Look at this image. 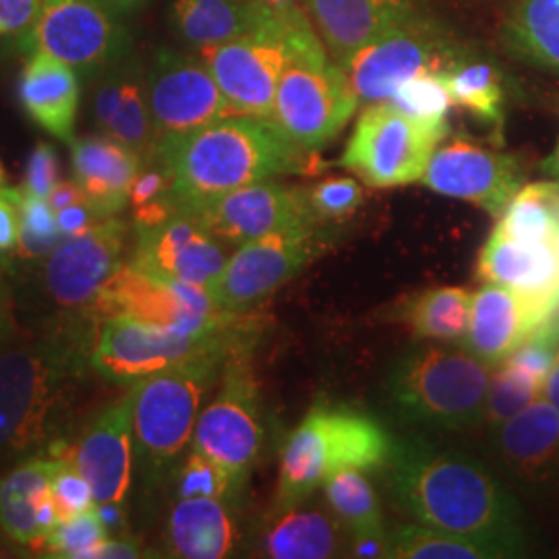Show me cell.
Segmentation results:
<instances>
[{
  "label": "cell",
  "instance_id": "44",
  "mask_svg": "<svg viewBox=\"0 0 559 559\" xmlns=\"http://www.w3.org/2000/svg\"><path fill=\"white\" fill-rule=\"evenodd\" d=\"M307 200L318 221H344L362 203V187L355 179L334 177L307 191Z\"/></svg>",
  "mask_w": 559,
  "mask_h": 559
},
{
  "label": "cell",
  "instance_id": "13",
  "mask_svg": "<svg viewBox=\"0 0 559 559\" xmlns=\"http://www.w3.org/2000/svg\"><path fill=\"white\" fill-rule=\"evenodd\" d=\"M357 108L359 100L342 67L323 55L286 67L270 119L305 152H316L338 138Z\"/></svg>",
  "mask_w": 559,
  "mask_h": 559
},
{
  "label": "cell",
  "instance_id": "21",
  "mask_svg": "<svg viewBox=\"0 0 559 559\" xmlns=\"http://www.w3.org/2000/svg\"><path fill=\"white\" fill-rule=\"evenodd\" d=\"M69 459L87 479L98 506H122L133 485V388L104 406L69 450Z\"/></svg>",
  "mask_w": 559,
  "mask_h": 559
},
{
  "label": "cell",
  "instance_id": "30",
  "mask_svg": "<svg viewBox=\"0 0 559 559\" xmlns=\"http://www.w3.org/2000/svg\"><path fill=\"white\" fill-rule=\"evenodd\" d=\"M239 543L233 503L214 498H180L166 526L168 556L182 559H222Z\"/></svg>",
  "mask_w": 559,
  "mask_h": 559
},
{
  "label": "cell",
  "instance_id": "49",
  "mask_svg": "<svg viewBox=\"0 0 559 559\" xmlns=\"http://www.w3.org/2000/svg\"><path fill=\"white\" fill-rule=\"evenodd\" d=\"M106 216H100L90 201H80V203H73V205L62 207L57 212L60 233H62L64 239L85 235L87 230H92Z\"/></svg>",
  "mask_w": 559,
  "mask_h": 559
},
{
  "label": "cell",
  "instance_id": "53",
  "mask_svg": "<svg viewBox=\"0 0 559 559\" xmlns=\"http://www.w3.org/2000/svg\"><path fill=\"white\" fill-rule=\"evenodd\" d=\"M48 201L52 205L55 212H59L62 207H69L73 203H80V201H87L85 193L81 191L78 180H60L59 185L52 189V193L48 195Z\"/></svg>",
  "mask_w": 559,
  "mask_h": 559
},
{
  "label": "cell",
  "instance_id": "2",
  "mask_svg": "<svg viewBox=\"0 0 559 559\" xmlns=\"http://www.w3.org/2000/svg\"><path fill=\"white\" fill-rule=\"evenodd\" d=\"M94 342L83 328L64 325L0 350V466L67 456V433L94 369Z\"/></svg>",
  "mask_w": 559,
  "mask_h": 559
},
{
  "label": "cell",
  "instance_id": "29",
  "mask_svg": "<svg viewBox=\"0 0 559 559\" xmlns=\"http://www.w3.org/2000/svg\"><path fill=\"white\" fill-rule=\"evenodd\" d=\"M20 100L46 133L67 143L75 140L81 83L71 64L46 52H32L21 71Z\"/></svg>",
  "mask_w": 559,
  "mask_h": 559
},
{
  "label": "cell",
  "instance_id": "26",
  "mask_svg": "<svg viewBox=\"0 0 559 559\" xmlns=\"http://www.w3.org/2000/svg\"><path fill=\"white\" fill-rule=\"evenodd\" d=\"M348 547V533L334 512L316 501L272 506L260 533L261 556L274 559L338 558Z\"/></svg>",
  "mask_w": 559,
  "mask_h": 559
},
{
  "label": "cell",
  "instance_id": "1",
  "mask_svg": "<svg viewBox=\"0 0 559 559\" xmlns=\"http://www.w3.org/2000/svg\"><path fill=\"white\" fill-rule=\"evenodd\" d=\"M385 480L394 503L419 524L485 543L501 559L524 556L522 510L477 460L429 441H400Z\"/></svg>",
  "mask_w": 559,
  "mask_h": 559
},
{
  "label": "cell",
  "instance_id": "19",
  "mask_svg": "<svg viewBox=\"0 0 559 559\" xmlns=\"http://www.w3.org/2000/svg\"><path fill=\"white\" fill-rule=\"evenodd\" d=\"M127 233L124 222L108 216L85 235L62 240L44 265L50 299L62 309L87 311L122 263Z\"/></svg>",
  "mask_w": 559,
  "mask_h": 559
},
{
  "label": "cell",
  "instance_id": "18",
  "mask_svg": "<svg viewBox=\"0 0 559 559\" xmlns=\"http://www.w3.org/2000/svg\"><path fill=\"white\" fill-rule=\"evenodd\" d=\"M228 247L200 218L177 212L156 226L138 228L131 261L164 278L210 290L230 258Z\"/></svg>",
  "mask_w": 559,
  "mask_h": 559
},
{
  "label": "cell",
  "instance_id": "25",
  "mask_svg": "<svg viewBox=\"0 0 559 559\" xmlns=\"http://www.w3.org/2000/svg\"><path fill=\"white\" fill-rule=\"evenodd\" d=\"M328 55L342 64L365 44L419 13L417 0H305Z\"/></svg>",
  "mask_w": 559,
  "mask_h": 559
},
{
  "label": "cell",
  "instance_id": "45",
  "mask_svg": "<svg viewBox=\"0 0 559 559\" xmlns=\"http://www.w3.org/2000/svg\"><path fill=\"white\" fill-rule=\"evenodd\" d=\"M50 498L57 506L60 520L73 519L96 506L94 491L87 479L78 471L73 460L60 456L59 466L50 480Z\"/></svg>",
  "mask_w": 559,
  "mask_h": 559
},
{
  "label": "cell",
  "instance_id": "22",
  "mask_svg": "<svg viewBox=\"0 0 559 559\" xmlns=\"http://www.w3.org/2000/svg\"><path fill=\"white\" fill-rule=\"evenodd\" d=\"M94 78L92 110L100 133L131 147L143 164L154 160L158 135L147 98V67L129 55Z\"/></svg>",
  "mask_w": 559,
  "mask_h": 559
},
{
  "label": "cell",
  "instance_id": "46",
  "mask_svg": "<svg viewBox=\"0 0 559 559\" xmlns=\"http://www.w3.org/2000/svg\"><path fill=\"white\" fill-rule=\"evenodd\" d=\"M59 156L50 143H38L27 162L23 191L36 198L48 200L52 189L59 185Z\"/></svg>",
  "mask_w": 559,
  "mask_h": 559
},
{
  "label": "cell",
  "instance_id": "36",
  "mask_svg": "<svg viewBox=\"0 0 559 559\" xmlns=\"http://www.w3.org/2000/svg\"><path fill=\"white\" fill-rule=\"evenodd\" d=\"M328 508L342 522L348 535L381 531L380 498L365 471L348 468L332 475L323 483Z\"/></svg>",
  "mask_w": 559,
  "mask_h": 559
},
{
  "label": "cell",
  "instance_id": "5",
  "mask_svg": "<svg viewBox=\"0 0 559 559\" xmlns=\"http://www.w3.org/2000/svg\"><path fill=\"white\" fill-rule=\"evenodd\" d=\"M328 55L299 4L270 9L247 34L200 50L235 115L270 119L278 81L295 59Z\"/></svg>",
  "mask_w": 559,
  "mask_h": 559
},
{
  "label": "cell",
  "instance_id": "14",
  "mask_svg": "<svg viewBox=\"0 0 559 559\" xmlns=\"http://www.w3.org/2000/svg\"><path fill=\"white\" fill-rule=\"evenodd\" d=\"M23 46L96 75L131 55V32L104 0H41Z\"/></svg>",
  "mask_w": 559,
  "mask_h": 559
},
{
  "label": "cell",
  "instance_id": "35",
  "mask_svg": "<svg viewBox=\"0 0 559 559\" xmlns=\"http://www.w3.org/2000/svg\"><path fill=\"white\" fill-rule=\"evenodd\" d=\"M510 239L559 247V182H531L503 210L496 226Z\"/></svg>",
  "mask_w": 559,
  "mask_h": 559
},
{
  "label": "cell",
  "instance_id": "58",
  "mask_svg": "<svg viewBox=\"0 0 559 559\" xmlns=\"http://www.w3.org/2000/svg\"><path fill=\"white\" fill-rule=\"evenodd\" d=\"M0 187H4V170H2V164H0Z\"/></svg>",
  "mask_w": 559,
  "mask_h": 559
},
{
  "label": "cell",
  "instance_id": "42",
  "mask_svg": "<svg viewBox=\"0 0 559 559\" xmlns=\"http://www.w3.org/2000/svg\"><path fill=\"white\" fill-rule=\"evenodd\" d=\"M64 240L60 233L57 212L50 201L29 195L21 189L20 242L15 253L23 260L48 258Z\"/></svg>",
  "mask_w": 559,
  "mask_h": 559
},
{
  "label": "cell",
  "instance_id": "39",
  "mask_svg": "<svg viewBox=\"0 0 559 559\" xmlns=\"http://www.w3.org/2000/svg\"><path fill=\"white\" fill-rule=\"evenodd\" d=\"M245 480L224 468L221 462L191 450L175 471V493L180 498H214L235 506Z\"/></svg>",
  "mask_w": 559,
  "mask_h": 559
},
{
  "label": "cell",
  "instance_id": "9",
  "mask_svg": "<svg viewBox=\"0 0 559 559\" xmlns=\"http://www.w3.org/2000/svg\"><path fill=\"white\" fill-rule=\"evenodd\" d=\"M464 50L440 21L413 15L365 44L340 67L359 104L390 102L404 81L425 73H448Z\"/></svg>",
  "mask_w": 559,
  "mask_h": 559
},
{
  "label": "cell",
  "instance_id": "4",
  "mask_svg": "<svg viewBox=\"0 0 559 559\" xmlns=\"http://www.w3.org/2000/svg\"><path fill=\"white\" fill-rule=\"evenodd\" d=\"M392 450L394 441L371 415L348 406L316 404L284 441L274 506L313 498L340 471L385 468Z\"/></svg>",
  "mask_w": 559,
  "mask_h": 559
},
{
  "label": "cell",
  "instance_id": "20",
  "mask_svg": "<svg viewBox=\"0 0 559 559\" xmlns=\"http://www.w3.org/2000/svg\"><path fill=\"white\" fill-rule=\"evenodd\" d=\"M189 214L228 245H242L282 228L318 222L307 191L272 179L239 187Z\"/></svg>",
  "mask_w": 559,
  "mask_h": 559
},
{
  "label": "cell",
  "instance_id": "15",
  "mask_svg": "<svg viewBox=\"0 0 559 559\" xmlns=\"http://www.w3.org/2000/svg\"><path fill=\"white\" fill-rule=\"evenodd\" d=\"M320 249L318 222L282 228L239 245L207 295L226 313L245 316L295 278Z\"/></svg>",
  "mask_w": 559,
  "mask_h": 559
},
{
  "label": "cell",
  "instance_id": "7",
  "mask_svg": "<svg viewBox=\"0 0 559 559\" xmlns=\"http://www.w3.org/2000/svg\"><path fill=\"white\" fill-rule=\"evenodd\" d=\"M230 355L193 360L131 383L135 462L145 487L156 485L193 440L203 402L221 383Z\"/></svg>",
  "mask_w": 559,
  "mask_h": 559
},
{
  "label": "cell",
  "instance_id": "51",
  "mask_svg": "<svg viewBox=\"0 0 559 559\" xmlns=\"http://www.w3.org/2000/svg\"><path fill=\"white\" fill-rule=\"evenodd\" d=\"M145 558L140 543L135 539H108L94 551L92 559H138Z\"/></svg>",
  "mask_w": 559,
  "mask_h": 559
},
{
  "label": "cell",
  "instance_id": "54",
  "mask_svg": "<svg viewBox=\"0 0 559 559\" xmlns=\"http://www.w3.org/2000/svg\"><path fill=\"white\" fill-rule=\"evenodd\" d=\"M543 396L551 402V406L558 411L559 415V350L554 360V367L545 380V388H543Z\"/></svg>",
  "mask_w": 559,
  "mask_h": 559
},
{
  "label": "cell",
  "instance_id": "10",
  "mask_svg": "<svg viewBox=\"0 0 559 559\" xmlns=\"http://www.w3.org/2000/svg\"><path fill=\"white\" fill-rule=\"evenodd\" d=\"M448 131V122L433 124L413 119L392 102L369 104L360 112L340 166L376 189L413 185L423 179Z\"/></svg>",
  "mask_w": 559,
  "mask_h": 559
},
{
  "label": "cell",
  "instance_id": "3",
  "mask_svg": "<svg viewBox=\"0 0 559 559\" xmlns=\"http://www.w3.org/2000/svg\"><path fill=\"white\" fill-rule=\"evenodd\" d=\"M309 154L274 120L233 115L162 141L156 158L173 175L180 212H193L245 185L305 173Z\"/></svg>",
  "mask_w": 559,
  "mask_h": 559
},
{
  "label": "cell",
  "instance_id": "27",
  "mask_svg": "<svg viewBox=\"0 0 559 559\" xmlns=\"http://www.w3.org/2000/svg\"><path fill=\"white\" fill-rule=\"evenodd\" d=\"M73 179L100 216H117L127 205L143 160L124 143L108 135L71 141Z\"/></svg>",
  "mask_w": 559,
  "mask_h": 559
},
{
  "label": "cell",
  "instance_id": "57",
  "mask_svg": "<svg viewBox=\"0 0 559 559\" xmlns=\"http://www.w3.org/2000/svg\"><path fill=\"white\" fill-rule=\"evenodd\" d=\"M267 7L272 9H280V7H286V4H293L295 0H263Z\"/></svg>",
  "mask_w": 559,
  "mask_h": 559
},
{
  "label": "cell",
  "instance_id": "28",
  "mask_svg": "<svg viewBox=\"0 0 559 559\" xmlns=\"http://www.w3.org/2000/svg\"><path fill=\"white\" fill-rule=\"evenodd\" d=\"M500 459L519 479L545 485L559 477V415L540 396L498 427Z\"/></svg>",
  "mask_w": 559,
  "mask_h": 559
},
{
  "label": "cell",
  "instance_id": "55",
  "mask_svg": "<svg viewBox=\"0 0 559 559\" xmlns=\"http://www.w3.org/2000/svg\"><path fill=\"white\" fill-rule=\"evenodd\" d=\"M110 9H115L119 15H129L143 9L150 0H104Z\"/></svg>",
  "mask_w": 559,
  "mask_h": 559
},
{
  "label": "cell",
  "instance_id": "48",
  "mask_svg": "<svg viewBox=\"0 0 559 559\" xmlns=\"http://www.w3.org/2000/svg\"><path fill=\"white\" fill-rule=\"evenodd\" d=\"M41 0H0V34L25 38L40 13Z\"/></svg>",
  "mask_w": 559,
  "mask_h": 559
},
{
  "label": "cell",
  "instance_id": "47",
  "mask_svg": "<svg viewBox=\"0 0 559 559\" xmlns=\"http://www.w3.org/2000/svg\"><path fill=\"white\" fill-rule=\"evenodd\" d=\"M21 228V189L0 187V255L17 249Z\"/></svg>",
  "mask_w": 559,
  "mask_h": 559
},
{
  "label": "cell",
  "instance_id": "34",
  "mask_svg": "<svg viewBox=\"0 0 559 559\" xmlns=\"http://www.w3.org/2000/svg\"><path fill=\"white\" fill-rule=\"evenodd\" d=\"M503 38L522 59L559 73V0H520Z\"/></svg>",
  "mask_w": 559,
  "mask_h": 559
},
{
  "label": "cell",
  "instance_id": "16",
  "mask_svg": "<svg viewBox=\"0 0 559 559\" xmlns=\"http://www.w3.org/2000/svg\"><path fill=\"white\" fill-rule=\"evenodd\" d=\"M147 98L158 145L235 115L207 64L170 48L147 67Z\"/></svg>",
  "mask_w": 559,
  "mask_h": 559
},
{
  "label": "cell",
  "instance_id": "17",
  "mask_svg": "<svg viewBox=\"0 0 559 559\" xmlns=\"http://www.w3.org/2000/svg\"><path fill=\"white\" fill-rule=\"evenodd\" d=\"M522 180L524 173L514 156L473 141L454 140L433 152L420 182L440 195L468 201L500 218Z\"/></svg>",
  "mask_w": 559,
  "mask_h": 559
},
{
  "label": "cell",
  "instance_id": "6",
  "mask_svg": "<svg viewBox=\"0 0 559 559\" xmlns=\"http://www.w3.org/2000/svg\"><path fill=\"white\" fill-rule=\"evenodd\" d=\"M491 365L471 350L425 346L390 367L385 396L402 419L438 429H473L485 419Z\"/></svg>",
  "mask_w": 559,
  "mask_h": 559
},
{
  "label": "cell",
  "instance_id": "12",
  "mask_svg": "<svg viewBox=\"0 0 559 559\" xmlns=\"http://www.w3.org/2000/svg\"><path fill=\"white\" fill-rule=\"evenodd\" d=\"M87 313L102 320L122 316L182 334L212 332L247 316L226 313L216 307L207 290L164 278L133 261L120 263Z\"/></svg>",
  "mask_w": 559,
  "mask_h": 559
},
{
  "label": "cell",
  "instance_id": "41",
  "mask_svg": "<svg viewBox=\"0 0 559 559\" xmlns=\"http://www.w3.org/2000/svg\"><path fill=\"white\" fill-rule=\"evenodd\" d=\"M110 537L98 503L73 519L60 520L44 543L50 558L92 559L94 551Z\"/></svg>",
  "mask_w": 559,
  "mask_h": 559
},
{
  "label": "cell",
  "instance_id": "37",
  "mask_svg": "<svg viewBox=\"0 0 559 559\" xmlns=\"http://www.w3.org/2000/svg\"><path fill=\"white\" fill-rule=\"evenodd\" d=\"M388 559H501V556L485 543L417 522L390 533Z\"/></svg>",
  "mask_w": 559,
  "mask_h": 559
},
{
  "label": "cell",
  "instance_id": "38",
  "mask_svg": "<svg viewBox=\"0 0 559 559\" xmlns=\"http://www.w3.org/2000/svg\"><path fill=\"white\" fill-rule=\"evenodd\" d=\"M454 104L466 108L473 117L501 124L503 120V83L500 71L489 62L460 60L443 73Z\"/></svg>",
  "mask_w": 559,
  "mask_h": 559
},
{
  "label": "cell",
  "instance_id": "33",
  "mask_svg": "<svg viewBox=\"0 0 559 559\" xmlns=\"http://www.w3.org/2000/svg\"><path fill=\"white\" fill-rule=\"evenodd\" d=\"M473 295L459 286L420 293L404 307L402 321L417 338L464 342L471 328Z\"/></svg>",
  "mask_w": 559,
  "mask_h": 559
},
{
  "label": "cell",
  "instance_id": "40",
  "mask_svg": "<svg viewBox=\"0 0 559 559\" xmlns=\"http://www.w3.org/2000/svg\"><path fill=\"white\" fill-rule=\"evenodd\" d=\"M498 369L491 373L487 404H485V419L489 427L498 429L506 420L512 419L531 406L535 400L543 396L545 383L528 376L526 371L508 365L506 360L496 365Z\"/></svg>",
  "mask_w": 559,
  "mask_h": 559
},
{
  "label": "cell",
  "instance_id": "43",
  "mask_svg": "<svg viewBox=\"0 0 559 559\" xmlns=\"http://www.w3.org/2000/svg\"><path fill=\"white\" fill-rule=\"evenodd\" d=\"M390 102L413 119L445 124L454 98L443 73H425L404 81Z\"/></svg>",
  "mask_w": 559,
  "mask_h": 559
},
{
  "label": "cell",
  "instance_id": "23",
  "mask_svg": "<svg viewBox=\"0 0 559 559\" xmlns=\"http://www.w3.org/2000/svg\"><path fill=\"white\" fill-rule=\"evenodd\" d=\"M477 276L485 284L503 286L540 309H559V247L522 242L493 230L480 249Z\"/></svg>",
  "mask_w": 559,
  "mask_h": 559
},
{
  "label": "cell",
  "instance_id": "50",
  "mask_svg": "<svg viewBox=\"0 0 559 559\" xmlns=\"http://www.w3.org/2000/svg\"><path fill=\"white\" fill-rule=\"evenodd\" d=\"M390 551V533L373 531V533H360V535H348V547L346 556L359 559H388Z\"/></svg>",
  "mask_w": 559,
  "mask_h": 559
},
{
  "label": "cell",
  "instance_id": "52",
  "mask_svg": "<svg viewBox=\"0 0 559 559\" xmlns=\"http://www.w3.org/2000/svg\"><path fill=\"white\" fill-rule=\"evenodd\" d=\"M15 332V318H13V299L11 290L4 278V272L0 267V346L9 342Z\"/></svg>",
  "mask_w": 559,
  "mask_h": 559
},
{
  "label": "cell",
  "instance_id": "56",
  "mask_svg": "<svg viewBox=\"0 0 559 559\" xmlns=\"http://www.w3.org/2000/svg\"><path fill=\"white\" fill-rule=\"evenodd\" d=\"M540 170L547 173L549 177L559 180V141L558 145H556V150H554V154H551L549 158H545L543 164H540Z\"/></svg>",
  "mask_w": 559,
  "mask_h": 559
},
{
  "label": "cell",
  "instance_id": "31",
  "mask_svg": "<svg viewBox=\"0 0 559 559\" xmlns=\"http://www.w3.org/2000/svg\"><path fill=\"white\" fill-rule=\"evenodd\" d=\"M270 9L263 0H173L168 21L182 44L205 50L251 32Z\"/></svg>",
  "mask_w": 559,
  "mask_h": 559
},
{
  "label": "cell",
  "instance_id": "8",
  "mask_svg": "<svg viewBox=\"0 0 559 559\" xmlns=\"http://www.w3.org/2000/svg\"><path fill=\"white\" fill-rule=\"evenodd\" d=\"M255 332L251 321H239L201 334H182L147 325L131 318L112 316L102 320L94 342V369L96 373L119 383H135L173 367L193 360L230 355L240 346L251 344Z\"/></svg>",
  "mask_w": 559,
  "mask_h": 559
},
{
  "label": "cell",
  "instance_id": "32",
  "mask_svg": "<svg viewBox=\"0 0 559 559\" xmlns=\"http://www.w3.org/2000/svg\"><path fill=\"white\" fill-rule=\"evenodd\" d=\"M60 456H34L15 464L0 479V531L17 545L44 549L38 503L50 487Z\"/></svg>",
  "mask_w": 559,
  "mask_h": 559
},
{
  "label": "cell",
  "instance_id": "11",
  "mask_svg": "<svg viewBox=\"0 0 559 559\" xmlns=\"http://www.w3.org/2000/svg\"><path fill=\"white\" fill-rule=\"evenodd\" d=\"M249 355L251 344L237 348L224 362L221 388L203 406L191 440V450L221 462L245 483L258 466L267 440L260 385Z\"/></svg>",
  "mask_w": 559,
  "mask_h": 559
},
{
  "label": "cell",
  "instance_id": "24",
  "mask_svg": "<svg viewBox=\"0 0 559 559\" xmlns=\"http://www.w3.org/2000/svg\"><path fill=\"white\" fill-rule=\"evenodd\" d=\"M556 313L540 309L503 286L485 284L473 295L471 328L464 344L475 357L496 367Z\"/></svg>",
  "mask_w": 559,
  "mask_h": 559
}]
</instances>
